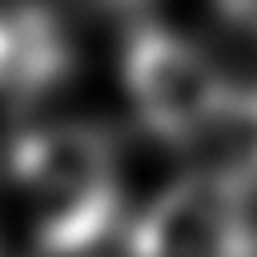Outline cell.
I'll use <instances>...</instances> for the list:
<instances>
[{
  "label": "cell",
  "instance_id": "obj_1",
  "mask_svg": "<svg viewBox=\"0 0 257 257\" xmlns=\"http://www.w3.org/2000/svg\"><path fill=\"white\" fill-rule=\"evenodd\" d=\"M8 173L48 257H92L120 229V161L96 124L52 120L24 128L8 149Z\"/></svg>",
  "mask_w": 257,
  "mask_h": 257
},
{
  "label": "cell",
  "instance_id": "obj_2",
  "mask_svg": "<svg viewBox=\"0 0 257 257\" xmlns=\"http://www.w3.org/2000/svg\"><path fill=\"white\" fill-rule=\"evenodd\" d=\"M120 80L145 133L165 145L209 141L237 84L201 44L153 20L133 24L124 36Z\"/></svg>",
  "mask_w": 257,
  "mask_h": 257
},
{
  "label": "cell",
  "instance_id": "obj_5",
  "mask_svg": "<svg viewBox=\"0 0 257 257\" xmlns=\"http://www.w3.org/2000/svg\"><path fill=\"white\" fill-rule=\"evenodd\" d=\"M217 145V165L233 181H241L249 193H257V80L233 84V96L225 104L221 124L209 137Z\"/></svg>",
  "mask_w": 257,
  "mask_h": 257
},
{
  "label": "cell",
  "instance_id": "obj_3",
  "mask_svg": "<svg viewBox=\"0 0 257 257\" xmlns=\"http://www.w3.org/2000/svg\"><path fill=\"white\" fill-rule=\"evenodd\" d=\"M257 193L221 169L173 181L124 233L128 257H257Z\"/></svg>",
  "mask_w": 257,
  "mask_h": 257
},
{
  "label": "cell",
  "instance_id": "obj_4",
  "mask_svg": "<svg viewBox=\"0 0 257 257\" xmlns=\"http://www.w3.org/2000/svg\"><path fill=\"white\" fill-rule=\"evenodd\" d=\"M72 72V44L60 16L40 0L0 4V100L32 104Z\"/></svg>",
  "mask_w": 257,
  "mask_h": 257
},
{
  "label": "cell",
  "instance_id": "obj_7",
  "mask_svg": "<svg viewBox=\"0 0 257 257\" xmlns=\"http://www.w3.org/2000/svg\"><path fill=\"white\" fill-rule=\"evenodd\" d=\"M88 4H96V8H104V12H137V8L149 4V0H88Z\"/></svg>",
  "mask_w": 257,
  "mask_h": 257
},
{
  "label": "cell",
  "instance_id": "obj_6",
  "mask_svg": "<svg viewBox=\"0 0 257 257\" xmlns=\"http://www.w3.org/2000/svg\"><path fill=\"white\" fill-rule=\"evenodd\" d=\"M213 8L241 32L257 36V0H213Z\"/></svg>",
  "mask_w": 257,
  "mask_h": 257
}]
</instances>
